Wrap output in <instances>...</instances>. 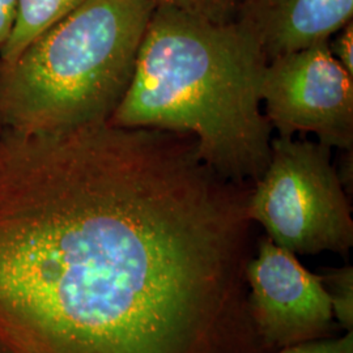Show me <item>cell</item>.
Segmentation results:
<instances>
[{
    "mask_svg": "<svg viewBox=\"0 0 353 353\" xmlns=\"http://www.w3.org/2000/svg\"><path fill=\"white\" fill-rule=\"evenodd\" d=\"M250 185L195 139L109 121L0 137V353H270Z\"/></svg>",
    "mask_w": 353,
    "mask_h": 353,
    "instance_id": "obj_1",
    "label": "cell"
},
{
    "mask_svg": "<svg viewBox=\"0 0 353 353\" xmlns=\"http://www.w3.org/2000/svg\"><path fill=\"white\" fill-rule=\"evenodd\" d=\"M267 63L237 20L217 23L156 4L109 122L189 134L217 174L252 186L271 156L274 130L261 109Z\"/></svg>",
    "mask_w": 353,
    "mask_h": 353,
    "instance_id": "obj_2",
    "label": "cell"
},
{
    "mask_svg": "<svg viewBox=\"0 0 353 353\" xmlns=\"http://www.w3.org/2000/svg\"><path fill=\"white\" fill-rule=\"evenodd\" d=\"M153 0H87L0 63V123L37 134L108 122L131 83Z\"/></svg>",
    "mask_w": 353,
    "mask_h": 353,
    "instance_id": "obj_3",
    "label": "cell"
},
{
    "mask_svg": "<svg viewBox=\"0 0 353 353\" xmlns=\"http://www.w3.org/2000/svg\"><path fill=\"white\" fill-rule=\"evenodd\" d=\"M331 150L319 141L272 138L265 173L252 183L248 217L296 255L352 249L351 205Z\"/></svg>",
    "mask_w": 353,
    "mask_h": 353,
    "instance_id": "obj_4",
    "label": "cell"
},
{
    "mask_svg": "<svg viewBox=\"0 0 353 353\" xmlns=\"http://www.w3.org/2000/svg\"><path fill=\"white\" fill-rule=\"evenodd\" d=\"M261 100L280 138L313 134L330 148L352 152L353 76L334 58L328 41L270 61Z\"/></svg>",
    "mask_w": 353,
    "mask_h": 353,
    "instance_id": "obj_5",
    "label": "cell"
},
{
    "mask_svg": "<svg viewBox=\"0 0 353 353\" xmlns=\"http://www.w3.org/2000/svg\"><path fill=\"white\" fill-rule=\"evenodd\" d=\"M245 276L250 318L270 351L327 338L334 319L327 292L296 254L263 237Z\"/></svg>",
    "mask_w": 353,
    "mask_h": 353,
    "instance_id": "obj_6",
    "label": "cell"
},
{
    "mask_svg": "<svg viewBox=\"0 0 353 353\" xmlns=\"http://www.w3.org/2000/svg\"><path fill=\"white\" fill-rule=\"evenodd\" d=\"M352 16L353 0H242L236 11L267 62L328 41Z\"/></svg>",
    "mask_w": 353,
    "mask_h": 353,
    "instance_id": "obj_7",
    "label": "cell"
},
{
    "mask_svg": "<svg viewBox=\"0 0 353 353\" xmlns=\"http://www.w3.org/2000/svg\"><path fill=\"white\" fill-rule=\"evenodd\" d=\"M87 0H17L12 33L0 51V63H10L36 38Z\"/></svg>",
    "mask_w": 353,
    "mask_h": 353,
    "instance_id": "obj_8",
    "label": "cell"
},
{
    "mask_svg": "<svg viewBox=\"0 0 353 353\" xmlns=\"http://www.w3.org/2000/svg\"><path fill=\"white\" fill-rule=\"evenodd\" d=\"M321 276L331 303L332 316L345 331H353V267L328 268Z\"/></svg>",
    "mask_w": 353,
    "mask_h": 353,
    "instance_id": "obj_9",
    "label": "cell"
},
{
    "mask_svg": "<svg viewBox=\"0 0 353 353\" xmlns=\"http://www.w3.org/2000/svg\"><path fill=\"white\" fill-rule=\"evenodd\" d=\"M156 4L172 6L186 12L195 13L217 23L236 20L237 7L232 0H153Z\"/></svg>",
    "mask_w": 353,
    "mask_h": 353,
    "instance_id": "obj_10",
    "label": "cell"
},
{
    "mask_svg": "<svg viewBox=\"0 0 353 353\" xmlns=\"http://www.w3.org/2000/svg\"><path fill=\"white\" fill-rule=\"evenodd\" d=\"M278 353H353V331L339 338H322L281 348Z\"/></svg>",
    "mask_w": 353,
    "mask_h": 353,
    "instance_id": "obj_11",
    "label": "cell"
},
{
    "mask_svg": "<svg viewBox=\"0 0 353 353\" xmlns=\"http://www.w3.org/2000/svg\"><path fill=\"white\" fill-rule=\"evenodd\" d=\"M331 41L328 39V46L334 58L344 67V70L353 76V23L341 28Z\"/></svg>",
    "mask_w": 353,
    "mask_h": 353,
    "instance_id": "obj_12",
    "label": "cell"
},
{
    "mask_svg": "<svg viewBox=\"0 0 353 353\" xmlns=\"http://www.w3.org/2000/svg\"><path fill=\"white\" fill-rule=\"evenodd\" d=\"M17 12V0H0V51L12 33Z\"/></svg>",
    "mask_w": 353,
    "mask_h": 353,
    "instance_id": "obj_13",
    "label": "cell"
},
{
    "mask_svg": "<svg viewBox=\"0 0 353 353\" xmlns=\"http://www.w3.org/2000/svg\"><path fill=\"white\" fill-rule=\"evenodd\" d=\"M232 1H233V3H234V4H236V7H237V6H239V4H240L241 1H242V0H232Z\"/></svg>",
    "mask_w": 353,
    "mask_h": 353,
    "instance_id": "obj_14",
    "label": "cell"
}]
</instances>
